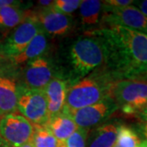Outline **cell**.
<instances>
[{"mask_svg": "<svg viewBox=\"0 0 147 147\" xmlns=\"http://www.w3.org/2000/svg\"><path fill=\"white\" fill-rule=\"evenodd\" d=\"M42 30L33 11H30L26 19L7 34L0 42V56L13 58L20 55L32 39Z\"/></svg>", "mask_w": 147, "mask_h": 147, "instance_id": "6", "label": "cell"}, {"mask_svg": "<svg viewBox=\"0 0 147 147\" xmlns=\"http://www.w3.org/2000/svg\"><path fill=\"white\" fill-rule=\"evenodd\" d=\"M111 96L125 115L134 116L147 104V81H116L111 88Z\"/></svg>", "mask_w": 147, "mask_h": 147, "instance_id": "5", "label": "cell"}, {"mask_svg": "<svg viewBox=\"0 0 147 147\" xmlns=\"http://www.w3.org/2000/svg\"><path fill=\"white\" fill-rule=\"evenodd\" d=\"M104 53L100 40L86 34L73 39L59 52L54 64L57 77L69 86L104 65Z\"/></svg>", "mask_w": 147, "mask_h": 147, "instance_id": "2", "label": "cell"}, {"mask_svg": "<svg viewBox=\"0 0 147 147\" xmlns=\"http://www.w3.org/2000/svg\"><path fill=\"white\" fill-rule=\"evenodd\" d=\"M102 1L83 0L79 5V16L81 25L85 28H92L101 21Z\"/></svg>", "mask_w": 147, "mask_h": 147, "instance_id": "17", "label": "cell"}, {"mask_svg": "<svg viewBox=\"0 0 147 147\" xmlns=\"http://www.w3.org/2000/svg\"><path fill=\"white\" fill-rule=\"evenodd\" d=\"M119 124L117 122H105V123L95 127L88 133L86 147L114 146Z\"/></svg>", "mask_w": 147, "mask_h": 147, "instance_id": "14", "label": "cell"}, {"mask_svg": "<svg viewBox=\"0 0 147 147\" xmlns=\"http://www.w3.org/2000/svg\"><path fill=\"white\" fill-rule=\"evenodd\" d=\"M0 119H1V117H0Z\"/></svg>", "mask_w": 147, "mask_h": 147, "instance_id": "33", "label": "cell"}, {"mask_svg": "<svg viewBox=\"0 0 147 147\" xmlns=\"http://www.w3.org/2000/svg\"><path fill=\"white\" fill-rule=\"evenodd\" d=\"M20 147H34V146H33V144H32L31 142H27V143H26V144H24L23 146H21Z\"/></svg>", "mask_w": 147, "mask_h": 147, "instance_id": "32", "label": "cell"}, {"mask_svg": "<svg viewBox=\"0 0 147 147\" xmlns=\"http://www.w3.org/2000/svg\"><path fill=\"white\" fill-rule=\"evenodd\" d=\"M119 106L111 96L93 105L75 110L65 111L75 122L78 127L91 130L105 123L110 116L119 110Z\"/></svg>", "mask_w": 147, "mask_h": 147, "instance_id": "8", "label": "cell"}, {"mask_svg": "<svg viewBox=\"0 0 147 147\" xmlns=\"http://www.w3.org/2000/svg\"><path fill=\"white\" fill-rule=\"evenodd\" d=\"M34 126L17 113L0 119V137L11 147H20L31 141Z\"/></svg>", "mask_w": 147, "mask_h": 147, "instance_id": "11", "label": "cell"}, {"mask_svg": "<svg viewBox=\"0 0 147 147\" xmlns=\"http://www.w3.org/2000/svg\"><path fill=\"white\" fill-rule=\"evenodd\" d=\"M17 112L34 126H46L49 115L43 91L30 89L21 84L17 95Z\"/></svg>", "mask_w": 147, "mask_h": 147, "instance_id": "7", "label": "cell"}, {"mask_svg": "<svg viewBox=\"0 0 147 147\" xmlns=\"http://www.w3.org/2000/svg\"><path fill=\"white\" fill-rule=\"evenodd\" d=\"M34 147H57L56 137L47 126H34L31 141Z\"/></svg>", "mask_w": 147, "mask_h": 147, "instance_id": "20", "label": "cell"}, {"mask_svg": "<svg viewBox=\"0 0 147 147\" xmlns=\"http://www.w3.org/2000/svg\"><path fill=\"white\" fill-rule=\"evenodd\" d=\"M138 147H147V141H146V140L142 141L141 144L139 145V146Z\"/></svg>", "mask_w": 147, "mask_h": 147, "instance_id": "31", "label": "cell"}, {"mask_svg": "<svg viewBox=\"0 0 147 147\" xmlns=\"http://www.w3.org/2000/svg\"><path fill=\"white\" fill-rule=\"evenodd\" d=\"M80 3V0H56L53 1L52 7L61 13L70 15L79 8Z\"/></svg>", "mask_w": 147, "mask_h": 147, "instance_id": "22", "label": "cell"}, {"mask_svg": "<svg viewBox=\"0 0 147 147\" xmlns=\"http://www.w3.org/2000/svg\"><path fill=\"white\" fill-rule=\"evenodd\" d=\"M21 67L11 58L0 56V117L17 113Z\"/></svg>", "mask_w": 147, "mask_h": 147, "instance_id": "4", "label": "cell"}, {"mask_svg": "<svg viewBox=\"0 0 147 147\" xmlns=\"http://www.w3.org/2000/svg\"><path fill=\"white\" fill-rule=\"evenodd\" d=\"M23 4L9 6L0 9V30H7L14 29L25 21L29 16L30 11L23 7Z\"/></svg>", "mask_w": 147, "mask_h": 147, "instance_id": "18", "label": "cell"}, {"mask_svg": "<svg viewBox=\"0 0 147 147\" xmlns=\"http://www.w3.org/2000/svg\"><path fill=\"white\" fill-rule=\"evenodd\" d=\"M103 3L112 7H124L127 6L132 5L133 0H106L102 1Z\"/></svg>", "mask_w": 147, "mask_h": 147, "instance_id": "23", "label": "cell"}, {"mask_svg": "<svg viewBox=\"0 0 147 147\" xmlns=\"http://www.w3.org/2000/svg\"><path fill=\"white\" fill-rule=\"evenodd\" d=\"M38 5L41 6V8H47V7H51L53 4V1H38Z\"/></svg>", "mask_w": 147, "mask_h": 147, "instance_id": "28", "label": "cell"}, {"mask_svg": "<svg viewBox=\"0 0 147 147\" xmlns=\"http://www.w3.org/2000/svg\"><path fill=\"white\" fill-rule=\"evenodd\" d=\"M6 36H7V32L3 31V30H0V42L3 41V39Z\"/></svg>", "mask_w": 147, "mask_h": 147, "instance_id": "30", "label": "cell"}, {"mask_svg": "<svg viewBox=\"0 0 147 147\" xmlns=\"http://www.w3.org/2000/svg\"><path fill=\"white\" fill-rule=\"evenodd\" d=\"M141 142L142 139L134 128L119 124L116 142L113 147H138Z\"/></svg>", "mask_w": 147, "mask_h": 147, "instance_id": "19", "label": "cell"}, {"mask_svg": "<svg viewBox=\"0 0 147 147\" xmlns=\"http://www.w3.org/2000/svg\"><path fill=\"white\" fill-rule=\"evenodd\" d=\"M135 117L137 118L139 120H141L142 123H146L147 122V104L140 111H138L135 115Z\"/></svg>", "mask_w": 147, "mask_h": 147, "instance_id": "25", "label": "cell"}, {"mask_svg": "<svg viewBox=\"0 0 147 147\" xmlns=\"http://www.w3.org/2000/svg\"><path fill=\"white\" fill-rule=\"evenodd\" d=\"M23 4L21 1H15V0H0V9L9 6H17Z\"/></svg>", "mask_w": 147, "mask_h": 147, "instance_id": "26", "label": "cell"}, {"mask_svg": "<svg viewBox=\"0 0 147 147\" xmlns=\"http://www.w3.org/2000/svg\"><path fill=\"white\" fill-rule=\"evenodd\" d=\"M114 81L102 69L67 87L64 110H75L96 104L111 96Z\"/></svg>", "mask_w": 147, "mask_h": 147, "instance_id": "3", "label": "cell"}, {"mask_svg": "<svg viewBox=\"0 0 147 147\" xmlns=\"http://www.w3.org/2000/svg\"><path fill=\"white\" fill-rule=\"evenodd\" d=\"M67 83L60 78L54 79L42 90L47 102L49 120L59 115L64 109Z\"/></svg>", "mask_w": 147, "mask_h": 147, "instance_id": "13", "label": "cell"}, {"mask_svg": "<svg viewBox=\"0 0 147 147\" xmlns=\"http://www.w3.org/2000/svg\"><path fill=\"white\" fill-rule=\"evenodd\" d=\"M49 47V36L44 31L39 32L22 53L11 58L19 66H23L36 58L47 55Z\"/></svg>", "mask_w": 147, "mask_h": 147, "instance_id": "15", "label": "cell"}, {"mask_svg": "<svg viewBox=\"0 0 147 147\" xmlns=\"http://www.w3.org/2000/svg\"><path fill=\"white\" fill-rule=\"evenodd\" d=\"M21 76L24 87L42 91L57 74L53 59L45 55L21 66Z\"/></svg>", "mask_w": 147, "mask_h": 147, "instance_id": "9", "label": "cell"}, {"mask_svg": "<svg viewBox=\"0 0 147 147\" xmlns=\"http://www.w3.org/2000/svg\"><path fill=\"white\" fill-rule=\"evenodd\" d=\"M137 7L142 13L147 16V0H139V1H134L133 4Z\"/></svg>", "mask_w": 147, "mask_h": 147, "instance_id": "24", "label": "cell"}, {"mask_svg": "<svg viewBox=\"0 0 147 147\" xmlns=\"http://www.w3.org/2000/svg\"><path fill=\"white\" fill-rule=\"evenodd\" d=\"M136 131H137V133H140L144 137V140L147 141V122L138 124Z\"/></svg>", "mask_w": 147, "mask_h": 147, "instance_id": "27", "label": "cell"}, {"mask_svg": "<svg viewBox=\"0 0 147 147\" xmlns=\"http://www.w3.org/2000/svg\"><path fill=\"white\" fill-rule=\"evenodd\" d=\"M89 131L88 129L78 127L63 144L58 145L57 147H86Z\"/></svg>", "mask_w": 147, "mask_h": 147, "instance_id": "21", "label": "cell"}, {"mask_svg": "<svg viewBox=\"0 0 147 147\" xmlns=\"http://www.w3.org/2000/svg\"><path fill=\"white\" fill-rule=\"evenodd\" d=\"M100 21L106 26H119L147 34V16L134 5L112 7L103 3Z\"/></svg>", "mask_w": 147, "mask_h": 147, "instance_id": "10", "label": "cell"}, {"mask_svg": "<svg viewBox=\"0 0 147 147\" xmlns=\"http://www.w3.org/2000/svg\"><path fill=\"white\" fill-rule=\"evenodd\" d=\"M46 126L56 137L58 145L63 144L78 128L73 119L65 111L50 119Z\"/></svg>", "mask_w": 147, "mask_h": 147, "instance_id": "16", "label": "cell"}, {"mask_svg": "<svg viewBox=\"0 0 147 147\" xmlns=\"http://www.w3.org/2000/svg\"><path fill=\"white\" fill-rule=\"evenodd\" d=\"M0 147H11V146L9 144H7L4 140H3V139L0 137Z\"/></svg>", "mask_w": 147, "mask_h": 147, "instance_id": "29", "label": "cell"}, {"mask_svg": "<svg viewBox=\"0 0 147 147\" xmlns=\"http://www.w3.org/2000/svg\"><path fill=\"white\" fill-rule=\"evenodd\" d=\"M100 40L104 53L102 69L114 82L147 81V34L119 26L87 30Z\"/></svg>", "mask_w": 147, "mask_h": 147, "instance_id": "1", "label": "cell"}, {"mask_svg": "<svg viewBox=\"0 0 147 147\" xmlns=\"http://www.w3.org/2000/svg\"><path fill=\"white\" fill-rule=\"evenodd\" d=\"M39 22L42 31L48 36H62L70 31L73 26L71 15L61 13L53 7L39 8L33 12Z\"/></svg>", "mask_w": 147, "mask_h": 147, "instance_id": "12", "label": "cell"}]
</instances>
